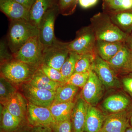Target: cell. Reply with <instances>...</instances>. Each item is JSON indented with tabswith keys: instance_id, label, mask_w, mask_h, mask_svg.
Returning a JSON list of instances; mask_svg holds the SVG:
<instances>
[{
	"instance_id": "cell-26",
	"label": "cell",
	"mask_w": 132,
	"mask_h": 132,
	"mask_svg": "<svg viewBox=\"0 0 132 132\" xmlns=\"http://www.w3.org/2000/svg\"><path fill=\"white\" fill-rule=\"evenodd\" d=\"M109 15L113 22L121 31L125 32L132 29V12L126 11Z\"/></svg>"
},
{
	"instance_id": "cell-6",
	"label": "cell",
	"mask_w": 132,
	"mask_h": 132,
	"mask_svg": "<svg viewBox=\"0 0 132 132\" xmlns=\"http://www.w3.org/2000/svg\"><path fill=\"white\" fill-rule=\"evenodd\" d=\"M59 14V8L56 7L48 11L41 21L39 35L45 50L59 41L54 34L55 22Z\"/></svg>"
},
{
	"instance_id": "cell-16",
	"label": "cell",
	"mask_w": 132,
	"mask_h": 132,
	"mask_svg": "<svg viewBox=\"0 0 132 132\" xmlns=\"http://www.w3.org/2000/svg\"><path fill=\"white\" fill-rule=\"evenodd\" d=\"M131 104V100L123 94L111 95L106 98L102 107L109 114L118 113L126 111Z\"/></svg>"
},
{
	"instance_id": "cell-14",
	"label": "cell",
	"mask_w": 132,
	"mask_h": 132,
	"mask_svg": "<svg viewBox=\"0 0 132 132\" xmlns=\"http://www.w3.org/2000/svg\"><path fill=\"white\" fill-rule=\"evenodd\" d=\"M107 62L116 74L132 71V51L125 44Z\"/></svg>"
},
{
	"instance_id": "cell-30",
	"label": "cell",
	"mask_w": 132,
	"mask_h": 132,
	"mask_svg": "<svg viewBox=\"0 0 132 132\" xmlns=\"http://www.w3.org/2000/svg\"><path fill=\"white\" fill-rule=\"evenodd\" d=\"M79 0H58L59 14L64 16L71 15L75 12Z\"/></svg>"
},
{
	"instance_id": "cell-28",
	"label": "cell",
	"mask_w": 132,
	"mask_h": 132,
	"mask_svg": "<svg viewBox=\"0 0 132 132\" xmlns=\"http://www.w3.org/2000/svg\"><path fill=\"white\" fill-rule=\"evenodd\" d=\"M80 55L75 52H69L68 57L60 70L61 72L66 80V82L68 79L74 72L76 64Z\"/></svg>"
},
{
	"instance_id": "cell-13",
	"label": "cell",
	"mask_w": 132,
	"mask_h": 132,
	"mask_svg": "<svg viewBox=\"0 0 132 132\" xmlns=\"http://www.w3.org/2000/svg\"><path fill=\"white\" fill-rule=\"evenodd\" d=\"M0 10L10 21H30V11L15 0H0Z\"/></svg>"
},
{
	"instance_id": "cell-38",
	"label": "cell",
	"mask_w": 132,
	"mask_h": 132,
	"mask_svg": "<svg viewBox=\"0 0 132 132\" xmlns=\"http://www.w3.org/2000/svg\"><path fill=\"white\" fill-rule=\"evenodd\" d=\"M30 11L36 0H15Z\"/></svg>"
},
{
	"instance_id": "cell-24",
	"label": "cell",
	"mask_w": 132,
	"mask_h": 132,
	"mask_svg": "<svg viewBox=\"0 0 132 132\" xmlns=\"http://www.w3.org/2000/svg\"><path fill=\"white\" fill-rule=\"evenodd\" d=\"M22 120L10 113L6 108L1 111V129L5 132H12L19 128Z\"/></svg>"
},
{
	"instance_id": "cell-34",
	"label": "cell",
	"mask_w": 132,
	"mask_h": 132,
	"mask_svg": "<svg viewBox=\"0 0 132 132\" xmlns=\"http://www.w3.org/2000/svg\"><path fill=\"white\" fill-rule=\"evenodd\" d=\"M53 132H71L72 125L71 119L55 123L52 126Z\"/></svg>"
},
{
	"instance_id": "cell-3",
	"label": "cell",
	"mask_w": 132,
	"mask_h": 132,
	"mask_svg": "<svg viewBox=\"0 0 132 132\" xmlns=\"http://www.w3.org/2000/svg\"><path fill=\"white\" fill-rule=\"evenodd\" d=\"M39 68L14 59L1 65L2 76L15 83L29 81Z\"/></svg>"
},
{
	"instance_id": "cell-42",
	"label": "cell",
	"mask_w": 132,
	"mask_h": 132,
	"mask_svg": "<svg viewBox=\"0 0 132 132\" xmlns=\"http://www.w3.org/2000/svg\"><path fill=\"white\" fill-rule=\"evenodd\" d=\"M130 49L132 51V38L130 41Z\"/></svg>"
},
{
	"instance_id": "cell-9",
	"label": "cell",
	"mask_w": 132,
	"mask_h": 132,
	"mask_svg": "<svg viewBox=\"0 0 132 132\" xmlns=\"http://www.w3.org/2000/svg\"><path fill=\"white\" fill-rule=\"evenodd\" d=\"M93 70L104 86L109 88L120 87V82L116 73L108 62L102 59L97 53Z\"/></svg>"
},
{
	"instance_id": "cell-20",
	"label": "cell",
	"mask_w": 132,
	"mask_h": 132,
	"mask_svg": "<svg viewBox=\"0 0 132 132\" xmlns=\"http://www.w3.org/2000/svg\"><path fill=\"white\" fill-rule=\"evenodd\" d=\"M124 42H110L96 40L95 52L102 59L106 61L112 59L124 46Z\"/></svg>"
},
{
	"instance_id": "cell-43",
	"label": "cell",
	"mask_w": 132,
	"mask_h": 132,
	"mask_svg": "<svg viewBox=\"0 0 132 132\" xmlns=\"http://www.w3.org/2000/svg\"><path fill=\"white\" fill-rule=\"evenodd\" d=\"M102 1H104V0H102Z\"/></svg>"
},
{
	"instance_id": "cell-7",
	"label": "cell",
	"mask_w": 132,
	"mask_h": 132,
	"mask_svg": "<svg viewBox=\"0 0 132 132\" xmlns=\"http://www.w3.org/2000/svg\"><path fill=\"white\" fill-rule=\"evenodd\" d=\"M67 43L58 41L54 45L45 50L42 64L60 71L69 54Z\"/></svg>"
},
{
	"instance_id": "cell-18",
	"label": "cell",
	"mask_w": 132,
	"mask_h": 132,
	"mask_svg": "<svg viewBox=\"0 0 132 132\" xmlns=\"http://www.w3.org/2000/svg\"><path fill=\"white\" fill-rule=\"evenodd\" d=\"M1 104L13 115L22 120L27 116L28 104L26 98L19 92H16L9 98Z\"/></svg>"
},
{
	"instance_id": "cell-19",
	"label": "cell",
	"mask_w": 132,
	"mask_h": 132,
	"mask_svg": "<svg viewBox=\"0 0 132 132\" xmlns=\"http://www.w3.org/2000/svg\"><path fill=\"white\" fill-rule=\"evenodd\" d=\"M106 116L98 109L89 105L85 127L86 132H100Z\"/></svg>"
},
{
	"instance_id": "cell-27",
	"label": "cell",
	"mask_w": 132,
	"mask_h": 132,
	"mask_svg": "<svg viewBox=\"0 0 132 132\" xmlns=\"http://www.w3.org/2000/svg\"><path fill=\"white\" fill-rule=\"evenodd\" d=\"M96 55V53L81 55L76 64L74 72H87L93 70Z\"/></svg>"
},
{
	"instance_id": "cell-17",
	"label": "cell",
	"mask_w": 132,
	"mask_h": 132,
	"mask_svg": "<svg viewBox=\"0 0 132 132\" xmlns=\"http://www.w3.org/2000/svg\"><path fill=\"white\" fill-rule=\"evenodd\" d=\"M89 104L82 98L75 102L71 116L72 127L74 132H84Z\"/></svg>"
},
{
	"instance_id": "cell-33",
	"label": "cell",
	"mask_w": 132,
	"mask_h": 132,
	"mask_svg": "<svg viewBox=\"0 0 132 132\" xmlns=\"http://www.w3.org/2000/svg\"><path fill=\"white\" fill-rule=\"evenodd\" d=\"M1 65L11 61L14 59L13 54L9 51L7 44L4 41L2 40L0 44Z\"/></svg>"
},
{
	"instance_id": "cell-1",
	"label": "cell",
	"mask_w": 132,
	"mask_h": 132,
	"mask_svg": "<svg viewBox=\"0 0 132 132\" xmlns=\"http://www.w3.org/2000/svg\"><path fill=\"white\" fill-rule=\"evenodd\" d=\"M90 21L96 40L125 43L127 39L126 33L116 26L110 15L105 12L94 15L90 19Z\"/></svg>"
},
{
	"instance_id": "cell-25",
	"label": "cell",
	"mask_w": 132,
	"mask_h": 132,
	"mask_svg": "<svg viewBox=\"0 0 132 132\" xmlns=\"http://www.w3.org/2000/svg\"><path fill=\"white\" fill-rule=\"evenodd\" d=\"M79 87L65 83L60 85L55 91L53 102L61 103L73 101Z\"/></svg>"
},
{
	"instance_id": "cell-5",
	"label": "cell",
	"mask_w": 132,
	"mask_h": 132,
	"mask_svg": "<svg viewBox=\"0 0 132 132\" xmlns=\"http://www.w3.org/2000/svg\"><path fill=\"white\" fill-rule=\"evenodd\" d=\"M96 39L91 26L84 27L76 32L75 39L67 43V47L70 52L82 55L95 53Z\"/></svg>"
},
{
	"instance_id": "cell-40",
	"label": "cell",
	"mask_w": 132,
	"mask_h": 132,
	"mask_svg": "<svg viewBox=\"0 0 132 132\" xmlns=\"http://www.w3.org/2000/svg\"><path fill=\"white\" fill-rule=\"evenodd\" d=\"M125 132H132V127L131 126L126 130Z\"/></svg>"
},
{
	"instance_id": "cell-31",
	"label": "cell",
	"mask_w": 132,
	"mask_h": 132,
	"mask_svg": "<svg viewBox=\"0 0 132 132\" xmlns=\"http://www.w3.org/2000/svg\"><path fill=\"white\" fill-rule=\"evenodd\" d=\"M39 68L52 80L62 84L66 83V80L60 71L44 64H42Z\"/></svg>"
},
{
	"instance_id": "cell-37",
	"label": "cell",
	"mask_w": 132,
	"mask_h": 132,
	"mask_svg": "<svg viewBox=\"0 0 132 132\" xmlns=\"http://www.w3.org/2000/svg\"><path fill=\"white\" fill-rule=\"evenodd\" d=\"M30 132H53L51 127L45 126H34L31 129Z\"/></svg>"
},
{
	"instance_id": "cell-23",
	"label": "cell",
	"mask_w": 132,
	"mask_h": 132,
	"mask_svg": "<svg viewBox=\"0 0 132 132\" xmlns=\"http://www.w3.org/2000/svg\"><path fill=\"white\" fill-rule=\"evenodd\" d=\"M103 1V11L108 14L132 10V0H104Z\"/></svg>"
},
{
	"instance_id": "cell-4",
	"label": "cell",
	"mask_w": 132,
	"mask_h": 132,
	"mask_svg": "<svg viewBox=\"0 0 132 132\" xmlns=\"http://www.w3.org/2000/svg\"><path fill=\"white\" fill-rule=\"evenodd\" d=\"M45 50L39 35H36L29 39L13 55L15 60L39 68L42 64Z\"/></svg>"
},
{
	"instance_id": "cell-41",
	"label": "cell",
	"mask_w": 132,
	"mask_h": 132,
	"mask_svg": "<svg viewBox=\"0 0 132 132\" xmlns=\"http://www.w3.org/2000/svg\"><path fill=\"white\" fill-rule=\"evenodd\" d=\"M130 126H131L132 127V113L130 116Z\"/></svg>"
},
{
	"instance_id": "cell-21",
	"label": "cell",
	"mask_w": 132,
	"mask_h": 132,
	"mask_svg": "<svg viewBox=\"0 0 132 132\" xmlns=\"http://www.w3.org/2000/svg\"><path fill=\"white\" fill-rule=\"evenodd\" d=\"M75 102H53L49 108L55 122L59 123L71 119Z\"/></svg>"
},
{
	"instance_id": "cell-11",
	"label": "cell",
	"mask_w": 132,
	"mask_h": 132,
	"mask_svg": "<svg viewBox=\"0 0 132 132\" xmlns=\"http://www.w3.org/2000/svg\"><path fill=\"white\" fill-rule=\"evenodd\" d=\"M27 118L29 123L34 126L51 127L56 123L48 108L28 104Z\"/></svg>"
},
{
	"instance_id": "cell-22",
	"label": "cell",
	"mask_w": 132,
	"mask_h": 132,
	"mask_svg": "<svg viewBox=\"0 0 132 132\" xmlns=\"http://www.w3.org/2000/svg\"><path fill=\"white\" fill-rule=\"evenodd\" d=\"M28 83L32 86L39 88L55 92L62 83L50 79L38 68Z\"/></svg>"
},
{
	"instance_id": "cell-8",
	"label": "cell",
	"mask_w": 132,
	"mask_h": 132,
	"mask_svg": "<svg viewBox=\"0 0 132 132\" xmlns=\"http://www.w3.org/2000/svg\"><path fill=\"white\" fill-rule=\"evenodd\" d=\"M22 90L29 103L35 105L49 108L54 101L55 92L37 88L28 83L23 86Z\"/></svg>"
},
{
	"instance_id": "cell-36",
	"label": "cell",
	"mask_w": 132,
	"mask_h": 132,
	"mask_svg": "<svg viewBox=\"0 0 132 132\" xmlns=\"http://www.w3.org/2000/svg\"><path fill=\"white\" fill-rule=\"evenodd\" d=\"M98 0H79V3L82 8L88 9L95 6Z\"/></svg>"
},
{
	"instance_id": "cell-10",
	"label": "cell",
	"mask_w": 132,
	"mask_h": 132,
	"mask_svg": "<svg viewBox=\"0 0 132 132\" xmlns=\"http://www.w3.org/2000/svg\"><path fill=\"white\" fill-rule=\"evenodd\" d=\"M103 86L95 72L92 70L87 82L82 88V98L89 105L95 106L103 95Z\"/></svg>"
},
{
	"instance_id": "cell-29",
	"label": "cell",
	"mask_w": 132,
	"mask_h": 132,
	"mask_svg": "<svg viewBox=\"0 0 132 132\" xmlns=\"http://www.w3.org/2000/svg\"><path fill=\"white\" fill-rule=\"evenodd\" d=\"M10 81L1 76L0 79V98L1 103L6 101L16 92L15 88Z\"/></svg>"
},
{
	"instance_id": "cell-15",
	"label": "cell",
	"mask_w": 132,
	"mask_h": 132,
	"mask_svg": "<svg viewBox=\"0 0 132 132\" xmlns=\"http://www.w3.org/2000/svg\"><path fill=\"white\" fill-rule=\"evenodd\" d=\"M58 0H36L30 10V22L38 29L43 16L58 6Z\"/></svg>"
},
{
	"instance_id": "cell-39",
	"label": "cell",
	"mask_w": 132,
	"mask_h": 132,
	"mask_svg": "<svg viewBox=\"0 0 132 132\" xmlns=\"http://www.w3.org/2000/svg\"><path fill=\"white\" fill-rule=\"evenodd\" d=\"M31 129H29L28 128H19L18 129L12 132H30Z\"/></svg>"
},
{
	"instance_id": "cell-32",
	"label": "cell",
	"mask_w": 132,
	"mask_h": 132,
	"mask_svg": "<svg viewBox=\"0 0 132 132\" xmlns=\"http://www.w3.org/2000/svg\"><path fill=\"white\" fill-rule=\"evenodd\" d=\"M90 72L85 73L74 72L68 79L66 83L82 88L87 82Z\"/></svg>"
},
{
	"instance_id": "cell-35",
	"label": "cell",
	"mask_w": 132,
	"mask_h": 132,
	"mask_svg": "<svg viewBox=\"0 0 132 132\" xmlns=\"http://www.w3.org/2000/svg\"><path fill=\"white\" fill-rule=\"evenodd\" d=\"M122 82L125 90L132 96V76L125 77L123 79Z\"/></svg>"
},
{
	"instance_id": "cell-12",
	"label": "cell",
	"mask_w": 132,
	"mask_h": 132,
	"mask_svg": "<svg viewBox=\"0 0 132 132\" xmlns=\"http://www.w3.org/2000/svg\"><path fill=\"white\" fill-rule=\"evenodd\" d=\"M130 116L126 111L109 114L100 132H125L130 126Z\"/></svg>"
},
{
	"instance_id": "cell-2",
	"label": "cell",
	"mask_w": 132,
	"mask_h": 132,
	"mask_svg": "<svg viewBox=\"0 0 132 132\" xmlns=\"http://www.w3.org/2000/svg\"><path fill=\"white\" fill-rule=\"evenodd\" d=\"M39 35V29L29 21H10L7 35V44L13 54L30 38Z\"/></svg>"
}]
</instances>
